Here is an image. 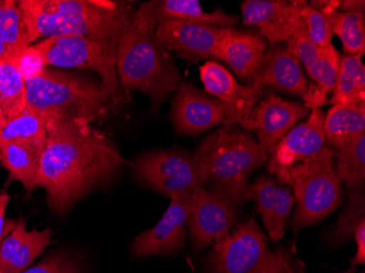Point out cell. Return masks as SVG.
I'll return each mask as SVG.
<instances>
[{"mask_svg":"<svg viewBox=\"0 0 365 273\" xmlns=\"http://www.w3.org/2000/svg\"><path fill=\"white\" fill-rule=\"evenodd\" d=\"M125 160L103 131L81 119L48 123L36 188L46 192L51 210L63 215L96 187L116 178Z\"/></svg>","mask_w":365,"mask_h":273,"instance_id":"6da1fadb","label":"cell"},{"mask_svg":"<svg viewBox=\"0 0 365 273\" xmlns=\"http://www.w3.org/2000/svg\"><path fill=\"white\" fill-rule=\"evenodd\" d=\"M30 44L38 38H86L118 42L134 9L108 0H20Z\"/></svg>","mask_w":365,"mask_h":273,"instance_id":"7a4b0ae2","label":"cell"},{"mask_svg":"<svg viewBox=\"0 0 365 273\" xmlns=\"http://www.w3.org/2000/svg\"><path fill=\"white\" fill-rule=\"evenodd\" d=\"M194 155L204 188L243 203L248 178L268 159L250 131L235 127H221L210 133Z\"/></svg>","mask_w":365,"mask_h":273,"instance_id":"3957f363","label":"cell"},{"mask_svg":"<svg viewBox=\"0 0 365 273\" xmlns=\"http://www.w3.org/2000/svg\"><path fill=\"white\" fill-rule=\"evenodd\" d=\"M116 71L120 87L147 94L153 110L186 82L155 32L140 30L133 22L118 40Z\"/></svg>","mask_w":365,"mask_h":273,"instance_id":"277c9868","label":"cell"},{"mask_svg":"<svg viewBox=\"0 0 365 273\" xmlns=\"http://www.w3.org/2000/svg\"><path fill=\"white\" fill-rule=\"evenodd\" d=\"M26 105L42 113L48 123L55 119H81L92 123L104 116L115 102L101 82L45 67L26 80Z\"/></svg>","mask_w":365,"mask_h":273,"instance_id":"5b68a950","label":"cell"},{"mask_svg":"<svg viewBox=\"0 0 365 273\" xmlns=\"http://www.w3.org/2000/svg\"><path fill=\"white\" fill-rule=\"evenodd\" d=\"M279 185L290 187L297 209L290 227L297 235L331 215L341 205L344 182L335 166V152L326 145L319 153L274 174Z\"/></svg>","mask_w":365,"mask_h":273,"instance_id":"8992f818","label":"cell"},{"mask_svg":"<svg viewBox=\"0 0 365 273\" xmlns=\"http://www.w3.org/2000/svg\"><path fill=\"white\" fill-rule=\"evenodd\" d=\"M205 273H307L288 248L270 249L255 215L240 222L212 244Z\"/></svg>","mask_w":365,"mask_h":273,"instance_id":"52a82bcc","label":"cell"},{"mask_svg":"<svg viewBox=\"0 0 365 273\" xmlns=\"http://www.w3.org/2000/svg\"><path fill=\"white\" fill-rule=\"evenodd\" d=\"M34 47L48 67L89 69L101 77L103 91L118 103L122 100L116 71L118 42L86 38H51L38 41Z\"/></svg>","mask_w":365,"mask_h":273,"instance_id":"ba28073f","label":"cell"},{"mask_svg":"<svg viewBox=\"0 0 365 273\" xmlns=\"http://www.w3.org/2000/svg\"><path fill=\"white\" fill-rule=\"evenodd\" d=\"M134 173L143 186L168 198L192 195L202 186L194 153L180 150H155L139 155Z\"/></svg>","mask_w":365,"mask_h":273,"instance_id":"9c48e42d","label":"cell"},{"mask_svg":"<svg viewBox=\"0 0 365 273\" xmlns=\"http://www.w3.org/2000/svg\"><path fill=\"white\" fill-rule=\"evenodd\" d=\"M248 84L266 93L281 92L302 98L309 108H322L326 98L317 86L309 83L302 65L292 51L284 43L270 45L262 63Z\"/></svg>","mask_w":365,"mask_h":273,"instance_id":"30bf717a","label":"cell"},{"mask_svg":"<svg viewBox=\"0 0 365 273\" xmlns=\"http://www.w3.org/2000/svg\"><path fill=\"white\" fill-rule=\"evenodd\" d=\"M243 202L222 192L198 187L192 194L187 227L195 252H200L227 235L239 222Z\"/></svg>","mask_w":365,"mask_h":273,"instance_id":"8fae6325","label":"cell"},{"mask_svg":"<svg viewBox=\"0 0 365 273\" xmlns=\"http://www.w3.org/2000/svg\"><path fill=\"white\" fill-rule=\"evenodd\" d=\"M227 29L190 21H165L155 31V40L167 52L190 61H222Z\"/></svg>","mask_w":365,"mask_h":273,"instance_id":"7c38bea8","label":"cell"},{"mask_svg":"<svg viewBox=\"0 0 365 273\" xmlns=\"http://www.w3.org/2000/svg\"><path fill=\"white\" fill-rule=\"evenodd\" d=\"M309 112L303 102L284 100L268 92L240 126L250 133L255 131L258 143L268 153L297 123L307 118Z\"/></svg>","mask_w":365,"mask_h":273,"instance_id":"4fadbf2b","label":"cell"},{"mask_svg":"<svg viewBox=\"0 0 365 273\" xmlns=\"http://www.w3.org/2000/svg\"><path fill=\"white\" fill-rule=\"evenodd\" d=\"M227 106L186 81L172 98L170 119L178 135H197L213 127L225 126Z\"/></svg>","mask_w":365,"mask_h":273,"instance_id":"5bb4252c","label":"cell"},{"mask_svg":"<svg viewBox=\"0 0 365 273\" xmlns=\"http://www.w3.org/2000/svg\"><path fill=\"white\" fill-rule=\"evenodd\" d=\"M192 194L171 198L169 208L157 225L137 236L130 247L133 257L174 254L185 246L186 225Z\"/></svg>","mask_w":365,"mask_h":273,"instance_id":"9a60e30c","label":"cell"},{"mask_svg":"<svg viewBox=\"0 0 365 273\" xmlns=\"http://www.w3.org/2000/svg\"><path fill=\"white\" fill-rule=\"evenodd\" d=\"M199 73L206 93L218 98L229 110L227 125L223 127L241 125L264 96L252 84L237 82L233 73L218 61H206L199 68Z\"/></svg>","mask_w":365,"mask_h":273,"instance_id":"2e32d148","label":"cell"},{"mask_svg":"<svg viewBox=\"0 0 365 273\" xmlns=\"http://www.w3.org/2000/svg\"><path fill=\"white\" fill-rule=\"evenodd\" d=\"M309 110L311 112L307 120L293 127L268 152L266 163L270 175L317 155L327 145L324 133L325 114L321 108H311Z\"/></svg>","mask_w":365,"mask_h":273,"instance_id":"e0dca14e","label":"cell"},{"mask_svg":"<svg viewBox=\"0 0 365 273\" xmlns=\"http://www.w3.org/2000/svg\"><path fill=\"white\" fill-rule=\"evenodd\" d=\"M171 20L197 22L218 28H233L239 22L237 16L221 9L205 11L197 0H159L143 4L135 11L133 24L140 30L155 32L160 24Z\"/></svg>","mask_w":365,"mask_h":273,"instance_id":"ac0fdd59","label":"cell"},{"mask_svg":"<svg viewBox=\"0 0 365 273\" xmlns=\"http://www.w3.org/2000/svg\"><path fill=\"white\" fill-rule=\"evenodd\" d=\"M243 201L255 203L256 211L272 241L279 242L284 238L287 220L295 203L290 187L279 185L276 178L264 174L248 185Z\"/></svg>","mask_w":365,"mask_h":273,"instance_id":"d6986e66","label":"cell"},{"mask_svg":"<svg viewBox=\"0 0 365 273\" xmlns=\"http://www.w3.org/2000/svg\"><path fill=\"white\" fill-rule=\"evenodd\" d=\"M51 229L29 231L24 220L16 222L0 245V273H22L32 267L52 241Z\"/></svg>","mask_w":365,"mask_h":273,"instance_id":"ffe728a7","label":"cell"},{"mask_svg":"<svg viewBox=\"0 0 365 273\" xmlns=\"http://www.w3.org/2000/svg\"><path fill=\"white\" fill-rule=\"evenodd\" d=\"M269 48L259 31L229 28L222 45V61L245 84L250 83Z\"/></svg>","mask_w":365,"mask_h":273,"instance_id":"44dd1931","label":"cell"},{"mask_svg":"<svg viewBox=\"0 0 365 273\" xmlns=\"http://www.w3.org/2000/svg\"><path fill=\"white\" fill-rule=\"evenodd\" d=\"M46 137L14 139L1 145L0 163L7 170L9 180L19 182L26 192L36 188Z\"/></svg>","mask_w":365,"mask_h":273,"instance_id":"7402d4cb","label":"cell"},{"mask_svg":"<svg viewBox=\"0 0 365 273\" xmlns=\"http://www.w3.org/2000/svg\"><path fill=\"white\" fill-rule=\"evenodd\" d=\"M326 145L335 148L365 133V104H336L324 118Z\"/></svg>","mask_w":365,"mask_h":273,"instance_id":"603a6c76","label":"cell"},{"mask_svg":"<svg viewBox=\"0 0 365 273\" xmlns=\"http://www.w3.org/2000/svg\"><path fill=\"white\" fill-rule=\"evenodd\" d=\"M30 45L18 1L0 0V59L9 61Z\"/></svg>","mask_w":365,"mask_h":273,"instance_id":"cb8c5ba5","label":"cell"},{"mask_svg":"<svg viewBox=\"0 0 365 273\" xmlns=\"http://www.w3.org/2000/svg\"><path fill=\"white\" fill-rule=\"evenodd\" d=\"M336 104H365V67L360 56H341L333 98Z\"/></svg>","mask_w":365,"mask_h":273,"instance_id":"d4e9b609","label":"cell"},{"mask_svg":"<svg viewBox=\"0 0 365 273\" xmlns=\"http://www.w3.org/2000/svg\"><path fill=\"white\" fill-rule=\"evenodd\" d=\"M338 176L348 190L364 187L365 133L334 149Z\"/></svg>","mask_w":365,"mask_h":273,"instance_id":"484cf974","label":"cell"},{"mask_svg":"<svg viewBox=\"0 0 365 273\" xmlns=\"http://www.w3.org/2000/svg\"><path fill=\"white\" fill-rule=\"evenodd\" d=\"M365 221L364 187L349 190L346 207L338 217L333 229L326 234L329 247L338 248L354 239V232Z\"/></svg>","mask_w":365,"mask_h":273,"instance_id":"4316f807","label":"cell"},{"mask_svg":"<svg viewBox=\"0 0 365 273\" xmlns=\"http://www.w3.org/2000/svg\"><path fill=\"white\" fill-rule=\"evenodd\" d=\"M333 36L341 41L346 56L362 57L365 53V14L334 11L324 14Z\"/></svg>","mask_w":365,"mask_h":273,"instance_id":"83f0119b","label":"cell"},{"mask_svg":"<svg viewBox=\"0 0 365 273\" xmlns=\"http://www.w3.org/2000/svg\"><path fill=\"white\" fill-rule=\"evenodd\" d=\"M0 96L6 119L26 108V80L11 61L0 59Z\"/></svg>","mask_w":365,"mask_h":273,"instance_id":"f1b7e54d","label":"cell"},{"mask_svg":"<svg viewBox=\"0 0 365 273\" xmlns=\"http://www.w3.org/2000/svg\"><path fill=\"white\" fill-rule=\"evenodd\" d=\"M294 0H245L241 5L244 26H270L284 18L292 9Z\"/></svg>","mask_w":365,"mask_h":273,"instance_id":"f546056e","label":"cell"},{"mask_svg":"<svg viewBox=\"0 0 365 273\" xmlns=\"http://www.w3.org/2000/svg\"><path fill=\"white\" fill-rule=\"evenodd\" d=\"M48 130V118L42 113L26 106L20 114L7 119L0 141L1 145L14 139L46 137Z\"/></svg>","mask_w":365,"mask_h":273,"instance_id":"4dcf8cb0","label":"cell"},{"mask_svg":"<svg viewBox=\"0 0 365 273\" xmlns=\"http://www.w3.org/2000/svg\"><path fill=\"white\" fill-rule=\"evenodd\" d=\"M341 55L334 44L319 48V56L315 63L307 69L309 77L317 82L319 93L326 98L327 94L333 93L339 73Z\"/></svg>","mask_w":365,"mask_h":273,"instance_id":"1f68e13d","label":"cell"},{"mask_svg":"<svg viewBox=\"0 0 365 273\" xmlns=\"http://www.w3.org/2000/svg\"><path fill=\"white\" fill-rule=\"evenodd\" d=\"M302 18L307 36L314 44L319 47L331 44L333 31L327 18L322 12L305 3L302 8Z\"/></svg>","mask_w":365,"mask_h":273,"instance_id":"d6a6232c","label":"cell"},{"mask_svg":"<svg viewBox=\"0 0 365 273\" xmlns=\"http://www.w3.org/2000/svg\"><path fill=\"white\" fill-rule=\"evenodd\" d=\"M284 44L292 51L305 69H309L319 56V48L307 36L304 28L299 29Z\"/></svg>","mask_w":365,"mask_h":273,"instance_id":"836d02e7","label":"cell"},{"mask_svg":"<svg viewBox=\"0 0 365 273\" xmlns=\"http://www.w3.org/2000/svg\"><path fill=\"white\" fill-rule=\"evenodd\" d=\"M9 61L16 65L24 80L34 77L45 67H47L43 61L40 52L34 47V45H30L26 48L16 53Z\"/></svg>","mask_w":365,"mask_h":273,"instance_id":"e575fe53","label":"cell"},{"mask_svg":"<svg viewBox=\"0 0 365 273\" xmlns=\"http://www.w3.org/2000/svg\"><path fill=\"white\" fill-rule=\"evenodd\" d=\"M22 273H81L79 266L71 258L61 254H54L51 257L30 267Z\"/></svg>","mask_w":365,"mask_h":273,"instance_id":"d590c367","label":"cell"},{"mask_svg":"<svg viewBox=\"0 0 365 273\" xmlns=\"http://www.w3.org/2000/svg\"><path fill=\"white\" fill-rule=\"evenodd\" d=\"M354 239L356 244V254L350 260L349 268L346 269L344 273H354L356 267L363 266L365 264V221L362 222L354 232Z\"/></svg>","mask_w":365,"mask_h":273,"instance_id":"8d00e7d4","label":"cell"},{"mask_svg":"<svg viewBox=\"0 0 365 273\" xmlns=\"http://www.w3.org/2000/svg\"><path fill=\"white\" fill-rule=\"evenodd\" d=\"M10 201V196L6 192L0 194V245L5 238L6 234L11 231L16 225V222L14 220L6 221V211H7L8 203Z\"/></svg>","mask_w":365,"mask_h":273,"instance_id":"74e56055","label":"cell"},{"mask_svg":"<svg viewBox=\"0 0 365 273\" xmlns=\"http://www.w3.org/2000/svg\"><path fill=\"white\" fill-rule=\"evenodd\" d=\"M337 11L364 14L365 3L363 0H339Z\"/></svg>","mask_w":365,"mask_h":273,"instance_id":"f35d334b","label":"cell"},{"mask_svg":"<svg viewBox=\"0 0 365 273\" xmlns=\"http://www.w3.org/2000/svg\"><path fill=\"white\" fill-rule=\"evenodd\" d=\"M6 123H7V119H6L3 110H0V141H1V135H3V131L4 129H5Z\"/></svg>","mask_w":365,"mask_h":273,"instance_id":"ab89813d","label":"cell"},{"mask_svg":"<svg viewBox=\"0 0 365 273\" xmlns=\"http://www.w3.org/2000/svg\"><path fill=\"white\" fill-rule=\"evenodd\" d=\"M0 110H1V96H0Z\"/></svg>","mask_w":365,"mask_h":273,"instance_id":"60d3db41","label":"cell"}]
</instances>
